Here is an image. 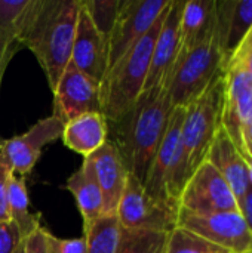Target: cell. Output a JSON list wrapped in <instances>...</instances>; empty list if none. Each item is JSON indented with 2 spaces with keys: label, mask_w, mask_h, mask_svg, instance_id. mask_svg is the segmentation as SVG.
Returning <instances> with one entry per match:
<instances>
[{
  "label": "cell",
  "mask_w": 252,
  "mask_h": 253,
  "mask_svg": "<svg viewBox=\"0 0 252 253\" xmlns=\"http://www.w3.org/2000/svg\"><path fill=\"white\" fill-rule=\"evenodd\" d=\"M64 123L55 116L45 117L33 125L25 133L4 139L0 144V157L7 163L12 173L27 176L36 166L45 145L59 139Z\"/></svg>",
  "instance_id": "cell-10"
},
{
  "label": "cell",
  "mask_w": 252,
  "mask_h": 253,
  "mask_svg": "<svg viewBox=\"0 0 252 253\" xmlns=\"http://www.w3.org/2000/svg\"><path fill=\"white\" fill-rule=\"evenodd\" d=\"M71 62L97 84H101L108 70V43L97 31L82 4L77 16Z\"/></svg>",
  "instance_id": "cell-14"
},
{
  "label": "cell",
  "mask_w": 252,
  "mask_h": 253,
  "mask_svg": "<svg viewBox=\"0 0 252 253\" xmlns=\"http://www.w3.org/2000/svg\"><path fill=\"white\" fill-rule=\"evenodd\" d=\"M53 92V114L64 125L89 113H101L100 84L80 73L70 61Z\"/></svg>",
  "instance_id": "cell-12"
},
{
  "label": "cell",
  "mask_w": 252,
  "mask_h": 253,
  "mask_svg": "<svg viewBox=\"0 0 252 253\" xmlns=\"http://www.w3.org/2000/svg\"><path fill=\"white\" fill-rule=\"evenodd\" d=\"M25 253H50L45 240V228L40 227L25 240H22Z\"/></svg>",
  "instance_id": "cell-30"
},
{
  "label": "cell",
  "mask_w": 252,
  "mask_h": 253,
  "mask_svg": "<svg viewBox=\"0 0 252 253\" xmlns=\"http://www.w3.org/2000/svg\"><path fill=\"white\" fill-rule=\"evenodd\" d=\"M169 233L120 227L116 253H163Z\"/></svg>",
  "instance_id": "cell-24"
},
{
  "label": "cell",
  "mask_w": 252,
  "mask_h": 253,
  "mask_svg": "<svg viewBox=\"0 0 252 253\" xmlns=\"http://www.w3.org/2000/svg\"><path fill=\"white\" fill-rule=\"evenodd\" d=\"M224 92L226 80L224 73H221L196 101L186 107L181 127V148L187 169V181L206 160L212 141L221 127Z\"/></svg>",
  "instance_id": "cell-4"
},
{
  "label": "cell",
  "mask_w": 252,
  "mask_h": 253,
  "mask_svg": "<svg viewBox=\"0 0 252 253\" xmlns=\"http://www.w3.org/2000/svg\"><path fill=\"white\" fill-rule=\"evenodd\" d=\"M172 105L166 87L143 92L114 122H107L108 141L117 150L128 172L143 185L163 139Z\"/></svg>",
  "instance_id": "cell-1"
},
{
  "label": "cell",
  "mask_w": 252,
  "mask_h": 253,
  "mask_svg": "<svg viewBox=\"0 0 252 253\" xmlns=\"http://www.w3.org/2000/svg\"><path fill=\"white\" fill-rule=\"evenodd\" d=\"M252 30V0L217 1V34L223 53V71Z\"/></svg>",
  "instance_id": "cell-16"
},
{
  "label": "cell",
  "mask_w": 252,
  "mask_h": 253,
  "mask_svg": "<svg viewBox=\"0 0 252 253\" xmlns=\"http://www.w3.org/2000/svg\"><path fill=\"white\" fill-rule=\"evenodd\" d=\"M178 205L180 209L193 213L241 212V205L235 193L208 160L189 178L178 199Z\"/></svg>",
  "instance_id": "cell-9"
},
{
  "label": "cell",
  "mask_w": 252,
  "mask_h": 253,
  "mask_svg": "<svg viewBox=\"0 0 252 253\" xmlns=\"http://www.w3.org/2000/svg\"><path fill=\"white\" fill-rule=\"evenodd\" d=\"M163 253H227L195 233L175 227L166 239Z\"/></svg>",
  "instance_id": "cell-25"
},
{
  "label": "cell",
  "mask_w": 252,
  "mask_h": 253,
  "mask_svg": "<svg viewBox=\"0 0 252 253\" xmlns=\"http://www.w3.org/2000/svg\"><path fill=\"white\" fill-rule=\"evenodd\" d=\"M61 138L67 148L86 159L107 142V120L101 113L83 114L64 125Z\"/></svg>",
  "instance_id": "cell-20"
},
{
  "label": "cell",
  "mask_w": 252,
  "mask_h": 253,
  "mask_svg": "<svg viewBox=\"0 0 252 253\" xmlns=\"http://www.w3.org/2000/svg\"><path fill=\"white\" fill-rule=\"evenodd\" d=\"M178 212V203L153 199L135 176L128 175L125 191L116 212L120 227L171 233L177 227Z\"/></svg>",
  "instance_id": "cell-6"
},
{
  "label": "cell",
  "mask_w": 252,
  "mask_h": 253,
  "mask_svg": "<svg viewBox=\"0 0 252 253\" xmlns=\"http://www.w3.org/2000/svg\"><path fill=\"white\" fill-rule=\"evenodd\" d=\"M120 224L116 215L100 216L83 228L86 237V253H116Z\"/></svg>",
  "instance_id": "cell-23"
},
{
  "label": "cell",
  "mask_w": 252,
  "mask_h": 253,
  "mask_svg": "<svg viewBox=\"0 0 252 253\" xmlns=\"http://www.w3.org/2000/svg\"><path fill=\"white\" fill-rule=\"evenodd\" d=\"M22 245V237L18 227L9 222H0V253H15Z\"/></svg>",
  "instance_id": "cell-28"
},
{
  "label": "cell",
  "mask_w": 252,
  "mask_h": 253,
  "mask_svg": "<svg viewBox=\"0 0 252 253\" xmlns=\"http://www.w3.org/2000/svg\"><path fill=\"white\" fill-rule=\"evenodd\" d=\"M45 240L50 253H86V237L59 239L45 228Z\"/></svg>",
  "instance_id": "cell-27"
},
{
  "label": "cell",
  "mask_w": 252,
  "mask_h": 253,
  "mask_svg": "<svg viewBox=\"0 0 252 253\" xmlns=\"http://www.w3.org/2000/svg\"><path fill=\"white\" fill-rule=\"evenodd\" d=\"M206 160L226 179V182L229 184V187L232 188V191L241 203V200L250 190L248 165L241 151L230 139V136L223 129V126L220 127L212 141Z\"/></svg>",
  "instance_id": "cell-18"
},
{
  "label": "cell",
  "mask_w": 252,
  "mask_h": 253,
  "mask_svg": "<svg viewBox=\"0 0 252 253\" xmlns=\"http://www.w3.org/2000/svg\"><path fill=\"white\" fill-rule=\"evenodd\" d=\"M241 213L248 225V230H250V234H251V240H252V187H250L248 193L245 194V197L241 200ZM252 252V248H251Z\"/></svg>",
  "instance_id": "cell-31"
},
{
  "label": "cell",
  "mask_w": 252,
  "mask_h": 253,
  "mask_svg": "<svg viewBox=\"0 0 252 253\" xmlns=\"http://www.w3.org/2000/svg\"><path fill=\"white\" fill-rule=\"evenodd\" d=\"M7 205L10 221L18 227L22 240H25L42 227L39 222V216L30 213V197L24 178L16 176L15 173H12L9 179Z\"/></svg>",
  "instance_id": "cell-22"
},
{
  "label": "cell",
  "mask_w": 252,
  "mask_h": 253,
  "mask_svg": "<svg viewBox=\"0 0 252 253\" xmlns=\"http://www.w3.org/2000/svg\"><path fill=\"white\" fill-rule=\"evenodd\" d=\"M80 0H36L22 47L31 50L53 90L71 61Z\"/></svg>",
  "instance_id": "cell-2"
},
{
  "label": "cell",
  "mask_w": 252,
  "mask_h": 253,
  "mask_svg": "<svg viewBox=\"0 0 252 253\" xmlns=\"http://www.w3.org/2000/svg\"><path fill=\"white\" fill-rule=\"evenodd\" d=\"M169 6L163 10L149 33L144 34L140 42L131 47L104 76L100 84V101L101 114L107 122H114L144 92L153 47Z\"/></svg>",
  "instance_id": "cell-3"
},
{
  "label": "cell",
  "mask_w": 252,
  "mask_h": 253,
  "mask_svg": "<svg viewBox=\"0 0 252 253\" xmlns=\"http://www.w3.org/2000/svg\"><path fill=\"white\" fill-rule=\"evenodd\" d=\"M183 6V0L171 1V6L166 12V16L162 22L153 47L151 64L146 80L144 92L159 90L168 86L171 73L180 53V25Z\"/></svg>",
  "instance_id": "cell-13"
},
{
  "label": "cell",
  "mask_w": 252,
  "mask_h": 253,
  "mask_svg": "<svg viewBox=\"0 0 252 253\" xmlns=\"http://www.w3.org/2000/svg\"><path fill=\"white\" fill-rule=\"evenodd\" d=\"M244 138H245V144L252 150V122L247 126V129L244 132Z\"/></svg>",
  "instance_id": "cell-33"
},
{
  "label": "cell",
  "mask_w": 252,
  "mask_h": 253,
  "mask_svg": "<svg viewBox=\"0 0 252 253\" xmlns=\"http://www.w3.org/2000/svg\"><path fill=\"white\" fill-rule=\"evenodd\" d=\"M12 176V170L7 166V163L0 157V222H9V205H7V196H9V179Z\"/></svg>",
  "instance_id": "cell-29"
},
{
  "label": "cell",
  "mask_w": 252,
  "mask_h": 253,
  "mask_svg": "<svg viewBox=\"0 0 252 253\" xmlns=\"http://www.w3.org/2000/svg\"><path fill=\"white\" fill-rule=\"evenodd\" d=\"M97 31L107 40L114 28L120 0H80Z\"/></svg>",
  "instance_id": "cell-26"
},
{
  "label": "cell",
  "mask_w": 252,
  "mask_h": 253,
  "mask_svg": "<svg viewBox=\"0 0 252 253\" xmlns=\"http://www.w3.org/2000/svg\"><path fill=\"white\" fill-rule=\"evenodd\" d=\"M250 253H252V252H250Z\"/></svg>",
  "instance_id": "cell-36"
},
{
  "label": "cell",
  "mask_w": 252,
  "mask_h": 253,
  "mask_svg": "<svg viewBox=\"0 0 252 253\" xmlns=\"http://www.w3.org/2000/svg\"><path fill=\"white\" fill-rule=\"evenodd\" d=\"M177 227L189 230L227 253H250L252 240L239 211L193 213L180 209Z\"/></svg>",
  "instance_id": "cell-7"
},
{
  "label": "cell",
  "mask_w": 252,
  "mask_h": 253,
  "mask_svg": "<svg viewBox=\"0 0 252 253\" xmlns=\"http://www.w3.org/2000/svg\"><path fill=\"white\" fill-rule=\"evenodd\" d=\"M0 86H1V83H0Z\"/></svg>",
  "instance_id": "cell-35"
},
{
  "label": "cell",
  "mask_w": 252,
  "mask_h": 253,
  "mask_svg": "<svg viewBox=\"0 0 252 253\" xmlns=\"http://www.w3.org/2000/svg\"><path fill=\"white\" fill-rule=\"evenodd\" d=\"M36 0H0V83L10 59L22 47Z\"/></svg>",
  "instance_id": "cell-17"
},
{
  "label": "cell",
  "mask_w": 252,
  "mask_h": 253,
  "mask_svg": "<svg viewBox=\"0 0 252 253\" xmlns=\"http://www.w3.org/2000/svg\"><path fill=\"white\" fill-rule=\"evenodd\" d=\"M65 187L76 199V205L83 219V228L89 227L102 213V196L89 159H83L82 166L70 175Z\"/></svg>",
  "instance_id": "cell-21"
},
{
  "label": "cell",
  "mask_w": 252,
  "mask_h": 253,
  "mask_svg": "<svg viewBox=\"0 0 252 253\" xmlns=\"http://www.w3.org/2000/svg\"><path fill=\"white\" fill-rule=\"evenodd\" d=\"M223 71V53L215 31L180 56L171 73L166 90L172 108H186L196 101Z\"/></svg>",
  "instance_id": "cell-5"
},
{
  "label": "cell",
  "mask_w": 252,
  "mask_h": 253,
  "mask_svg": "<svg viewBox=\"0 0 252 253\" xmlns=\"http://www.w3.org/2000/svg\"><path fill=\"white\" fill-rule=\"evenodd\" d=\"M171 0H120L116 24L108 37V70L149 33Z\"/></svg>",
  "instance_id": "cell-8"
},
{
  "label": "cell",
  "mask_w": 252,
  "mask_h": 253,
  "mask_svg": "<svg viewBox=\"0 0 252 253\" xmlns=\"http://www.w3.org/2000/svg\"><path fill=\"white\" fill-rule=\"evenodd\" d=\"M233 64H242L244 68L248 71V74L252 77V49L251 50H248L247 53H244L241 58L235 59L230 65H233ZM230 65H229V67H230ZM229 67H227V68H229ZM224 73H226V71H224Z\"/></svg>",
  "instance_id": "cell-32"
},
{
  "label": "cell",
  "mask_w": 252,
  "mask_h": 253,
  "mask_svg": "<svg viewBox=\"0 0 252 253\" xmlns=\"http://www.w3.org/2000/svg\"><path fill=\"white\" fill-rule=\"evenodd\" d=\"M15 253H25V251H24V245H21V246L16 249V252Z\"/></svg>",
  "instance_id": "cell-34"
},
{
  "label": "cell",
  "mask_w": 252,
  "mask_h": 253,
  "mask_svg": "<svg viewBox=\"0 0 252 253\" xmlns=\"http://www.w3.org/2000/svg\"><path fill=\"white\" fill-rule=\"evenodd\" d=\"M102 196L101 216H113L117 212L120 199L128 181V169L125 168L117 150L107 139V142L92 153L89 157Z\"/></svg>",
  "instance_id": "cell-15"
},
{
  "label": "cell",
  "mask_w": 252,
  "mask_h": 253,
  "mask_svg": "<svg viewBox=\"0 0 252 253\" xmlns=\"http://www.w3.org/2000/svg\"><path fill=\"white\" fill-rule=\"evenodd\" d=\"M224 80L221 126L242 154L245 151L244 132L252 122V77L242 64H233L226 70Z\"/></svg>",
  "instance_id": "cell-11"
},
{
  "label": "cell",
  "mask_w": 252,
  "mask_h": 253,
  "mask_svg": "<svg viewBox=\"0 0 252 253\" xmlns=\"http://www.w3.org/2000/svg\"><path fill=\"white\" fill-rule=\"evenodd\" d=\"M217 1L189 0L184 1L180 25V53L178 58L208 39L215 31ZM177 58V59H178Z\"/></svg>",
  "instance_id": "cell-19"
}]
</instances>
